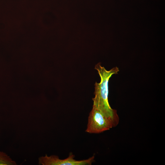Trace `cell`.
Here are the masks:
<instances>
[{
  "label": "cell",
  "mask_w": 165,
  "mask_h": 165,
  "mask_svg": "<svg viewBox=\"0 0 165 165\" xmlns=\"http://www.w3.org/2000/svg\"><path fill=\"white\" fill-rule=\"evenodd\" d=\"M112 127L111 122L97 109L93 106L88 117L86 132L90 134H98Z\"/></svg>",
  "instance_id": "obj_2"
},
{
  "label": "cell",
  "mask_w": 165,
  "mask_h": 165,
  "mask_svg": "<svg viewBox=\"0 0 165 165\" xmlns=\"http://www.w3.org/2000/svg\"><path fill=\"white\" fill-rule=\"evenodd\" d=\"M72 154L64 159L59 158L58 156L53 155L48 156L47 154L38 158V164L42 165H91L94 161V156L87 159L77 160Z\"/></svg>",
  "instance_id": "obj_3"
},
{
  "label": "cell",
  "mask_w": 165,
  "mask_h": 165,
  "mask_svg": "<svg viewBox=\"0 0 165 165\" xmlns=\"http://www.w3.org/2000/svg\"><path fill=\"white\" fill-rule=\"evenodd\" d=\"M16 163L5 153L0 151V165H16Z\"/></svg>",
  "instance_id": "obj_4"
},
{
  "label": "cell",
  "mask_w": 165,
  "mask_h": 165,
  "mask_svg": "<svg viewBox=\"0 0 165 165\" xmlns=\"http://www.w3.org/2000/svg\"><path fill=\"white\" fill-rule=\"evenodd\" d=\"M95 68L98 71L101 78L99 83L95 84V97L92 98L93 106L97 109L102 115L111 123L115 127L119 122V117L116 110L112 108L108 101V83L109 79L114 74L119 72V68L116 67L108 71L101 65L97 64Z\"/></svg>",
  "instance_id": "obj_1"
}]
</instances>
